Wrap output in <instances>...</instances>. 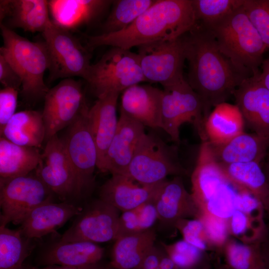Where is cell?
<instances>
[{"label":"cell","mask_w":269,"mask_h":269,"mask_svg":"<svg viewBox=\"0 0 269 269\" xmlns=\"http://www.w3.org/2000/svg\"><path fill=\"white\" fill-rule=\"evenodd\" d=\"M182 39L188 64L187 81L202 102L205 123L211 109L226 102L246 78L220 51L209 29L197 22Z\"/></svg>","instance_id":"cell-1"},{"label":"cell","mask_w":269,"mask_h":269,"mask_svg":"<svg viewBox=\"0 0 269 269\" xmlns=\"http://www.w3.org/2000/svg\"><path fill=\"white\" fill-rule=\"evenodd\" d=\"M192 0H155L126 29L86 37L90 49L111 46L130 50L159 40L176 39L196 24Z\"/></svg>","instance_id":"cell-2"},{"label":"cell","mask_w":269,"mask_h":269,"mask_svg":"<svg viewBox=\"0 0 269 269\" xmlns=\"http://www.w3.org/2000/svg\"><path fill=\"white\" fill-rule=\"evenodd\" d=\"M208 29L213 33L220 51L239 73L248 78L260 71L268 47L243 5Z\"/></svg>","instance_id":"cell-3"},{"label":"cell","mask_w":269,"mask_h":269,"mask_svg":"<svg viewBox=\"0 0 269 269\" xmlns=\"http://www.w3.org/2000/svg\"><path fill=\"white\" fill-rule=\"evenodd\" d=\"M0 30L3 45L0 47V53L19 75L22 81L21 95L29 101L44 99L49 90L44 75L49 67L44 41H31L1 24Z\"/></svg>","instance_id":"cell-4"},{"label":"cell","mask_w":269,"mask_h":269,"mask_svg":"<svg viewBox=\"0 0 269 269\" xmlns=\"http://www.w3.org/2000/svg\"><path fill=\"white\" fill-rule=\"evenodd\" d=\"M187 174L181 164L176 146L166 143L158 135L145 133L139 140L126 175L142 185H153L169 175Z\"/></svg>","instance_id":"cell-5"},{"label":"cell","mask_w":269,"mask_h":269,"mask_svg":"<svg viewBox=\"0 0 269 269\" xmlns=\"http://www.w3.org/2000/svg\"><path fill=\"white\" fill-rule=\"evenodd\" d=\"M84 80L98 98L110 93L120 94L145 81L138 54L116 47L90 65Z\"/></svg>","instance_id":"cell-6"},{"label":"cell","mask_w":269,"mask_h":269,"mask_svg":"<svg viewBox=\"0 0 269 269\" xmlns=\"http://www.w3.org/2000/svg\"><path fill=\"white\" fill-rule=\"evenodd\" d=\"M163 88L161 129L174 143L179 144L180 128L189 123L195 127L202 142L208 140L202 102L185 78Z\"/></svg>","instance_id":"cell-7"},{"label":"cell","mask_w":269,"mask_h":269,"mask_svg":"<svg viewBox=\"0 0 269 269\" xmlns=\"http://www.w3.org/2000/svg\"><path fill=\"white\" fill-rule=\"evenodd\" d=\"M42 35L49 59V81L73 77L85 79L91 65L90 49L52 20Z\"/></svg>","instance_id":"cell-8"},{"label":"cell","mask_w":269,"mask_h":269,"mask_svg":"<svg viewBox=\"0 0 269 269\" xmlns=\"http://www.w3.org/2000/svg\"><path fill=\"white\" fill-rule=\"evenodd\" d=\"M54 195L36 173L0 179V225L20 224L34 209L53 202Z\"/></svg>","instance_id":"cell-9"},{"label":"cell","mask_w":269,"mask_h":269,"mask_svg":"<svg viewBox=\"0 0 269 269\" xmlns=\"http://www.w3.org/2000/svg\"><path fill=\"white\" fill-rule=\"evenodd\" d=\"M35 173L62 202H71L83 195L63 142L57 134L46 141Z\"/></svg>","instance_id":"cell-10"},{"label":"cell","mask_w":269,"mask_h":269,"mask_svg":"<svg viewBox=\"0 0 269 269\" xmlns=\"http://www.w3.org/2000/svg\"><path fill=\"white\" fill-rule=\"evenodd\" d=\"M140 67L145 81L162 87L184 77L185 60L182 36L171 40H159L137 47Z\"/></svg>","instance_id":"cell-11"},{"label":"cell","mask_w":269,"mask_h":269,"mask_svg":"<svg viewBox=\"0 0 269 269\" xmlns=\"http://www.w3.org/2000/svg\"><path fill=\"white\" fill-rule=\"evenodd\" d=\"M88 107L84 109L68 127L61 138L69 159L77 175L83 196L94 186V171L97 166L98 151L91 133Z\"/></svg>","instance_id":"cell-12"},{"label":"cell","mask_w":269,"mask_h":269,"mask_svg":"<svg viewBox=\"0 0 269 269\" xmlns=\"http://www.w3.org/2000/svg\"><path fill=\"white\" fill-rule=\"evenodd\" d=\"M42 112L45 125V141L68 127L88 107L81 83L73 78L64 79L49 89Z\"/></svg>","instance_id":"cell-13"},{"label":"cell","mask_w":269,"mask_h":269,"mask_svg":"<svg viewBox=\"0 0 269 269\" xmlns=\"http://www.w3.org/2000/svg\"><path fill=\"white\" fill-rule=\"evenodd\" d=\"M120 212L100 199L94 200L83 207L59 241L97 244L115 241L118 233Z\"/></svg>","instance_id":"cell-14"},{"label":"cell","mask_w":269,"mask_h":269,"mask_svg":"<svg viewBox=\"0 0 269 269\" xmlns=\"http://www.w3.org/2000/svg\"><path fill=\"white\" fill-rule=\"evenodd\" d=\"M260 72L245 78L233 93L245 125L254 133L269 138V91Z\"/></svg>","instance_id":"cell-15"},{"label":"cell","mask_w":269,"mask_h":269,"mask_svg":"<svg viewBox=\"0 0 269 269\" xmlns=\"http://www.w3.org/2000/svg\"><path fill=\"white\" fill-rule=\"evenodd\" d=\"M152 203L157 219L165 227L176 228L179 221L198 219L201 214L200 209L185 189L180 176L164 181Z\"/></svg>","instance_id":"cell-16"},{"label":"cell","mask_w":269,"mask_h":269,"mask_svg":"<svg viewBox=\"0 0 269 269\" xmlns=\"http://www.w3.org/2000/svg\"><path fill=\"white\" fill-rule=\"evenodd\" d=\"M163 91L147 85L136 84L123 92L121 112L153 129H161Z\"/></svg>","instance_id":"cell-17"},{"label":"cell","mask_w":269,"mask_h":269,"mask_svg":"<svg viewBox=\"0 0 269 269\" xmlns=\"http://www.w3.org/2000/svg\"><path fill=\"white\" fill-rule=\"evenodd\" d=\"M163 182L142 185L126 175L113 174L101 187L99 199L124 212L152 203Z\"/></svg>","instance_id":"cell-18"},{"label":"cell","mask_w":269,"mask_h":269,"mask_svg":"<svg viewBox=\"0 0 269 269\" xmlns=\"http://www.w3.org/2000/svg\"><path fill=\"white\" fill-rule=\"evenodd\" d=\"M119 94L110 93L98 98L88 112L89 126L98 151L97 168L102 172L108 148L118 128L117 106Z\"/></svg>","instance_id":"cell-19"},{"label":"cell","mask_w":269,"mask_h":269,"mask_svg":"<svg viewBox=\"0 0 269 269\" xmlns=\"http://www.w3.org/2000/svg\"><path fill=\"white\" fill-rule=\"evenodd\" d=\"M145 133L142 124L121 112L117 131L107 153L104 172L125 175Z\"/></svg>","instance_id":"cell-20"},{"label":"cell","mask_w":269,"mask_h":269,"mask_svg":"<svg viewBox=\"0 0 269 269\" xmlns=\"http://www.w3.org/2000/svg\"><path fill=\"white\" fill-rule=\"evenodd\" d=\"M213 159L220 165L256 161L262 163L268 153L269 138L245 132L222 143L206 141Z\"/></svg>","instance_id":"cell-21"},{"label":"cell","mask_w":269,"mask_h":269,"mask_svg":"<svg viewBox=\"0 0 269 269\" xmlns=\"http://www.w3.org/2000/svg\"><path fill=\"white\" fill-rule=\"evenodd\" d=\"M48 1L0 0V24L9 29L20 28L29 32L45 30L51 20Z\"/></svg>","instance_id":"cell-22"},{"label":"cell","mask_w":269,"mask_h":269,"mask_svg":"<svg viewBox=\"0 0 269 269\" xmlns=\"http://www.w3.org/2000/svg\"><path fill=\"white\" fill-rule=\"evenodd\" d=\"M82 209L83 207L73 203H46L31 211L20 224L19 229L28 239H39L55 232L71 218L77 216Z\"/></svg>","instance_id":"cell-23"},{"label":"cell","mask_w":269,"mask_h":269,"mask_svg":"<svg viewBox=\"0 0 269 269\" xmlns=\"http://www.w3.org/2000/svg\"><path fill=\"white\" fill-rule=\"evenodd\" d=\"M113 0H48L52 21L69 31L89 24L99 18Z\"/></svg>","instance_id":"cell-24"},{"label":"cell","mask_w":269,"mask_h":269,"mask_svg":"<svg viewBox=\"0 0 269 269\" xmlns=\"http://www.w3.org/2000/svg\"><path fill=\"white\" fill-rule=\"evenodd\" d=\"M191 179V194L200 209L223 184L229 181L210 154L206 141L202 142Z\"/></svg>","instance_id":"cell-25"},{"label":"cell","mask_w":269,"mask_h":269,"mask_svg":"<svg viewBox=\"0 0 269 269\" xmlns=\"http://www.w3.org/2000/svg\"><path fill=\"white\" fill-rule=\"evenodd\" d=\"M104 253V248L96 243L58 241L44 251L41 261L46 266H81L101 261Z\"/></svg>","instance_id":"cell-26"},{"label":"cell","mask_w":269,"mask_h":269,"mask_svg":"<svg viewBox=\"0 0 269 269\" xmlns=\"http://www.w3.org/2000/svg\"><path fill=\"white\" fill-rule=\"evenodd\" d=\"M155 239L152 228L117 238L112 250L111 265L115 269H135L155 246Z\"/></svg>","instance_id":"cell-27"},{"label":"cell","mask_w":269,"mask_h":269,"mask_svg":"<svg viewBox=\"0 0 269 269\" xmlns=\"http://www.w3.org/2000/svg\"><path fill=\"white\" fill-rule=\"evenodd\" d=\"M0 134L16 144L38 148L45 136L42 112L29 110L15 113Z\"/></svg>","instance_id":"cell-28"},{"label":"cell","mask_w":269,"mask_h":269,"mask_svg":"<svg viewBox=\"0 0 269 269\" xmlns=\"http://www.w3.org/2000/svg\"><path fill=\"white\" fill-rule=\"evenodd\" d=\"M38 148L20 146L0 137V179L27 175L35 170L41 161Z\"/></svg>","instance_id":"cell-29"},{"label":"cell","mask_w":269,"mask_h":269,"mask_svg":"<svg viewBox=\"0 0 269 269\" xmlns=\"http://www.w3.org/2000/svg\"><path fill=\"white\" fill-rule=\"evenodd\" d=\"M219 165L234 186L254 195L261 202L266 211L268 204L269 191L267 178L261 163L251 161Z\"/></svg>","instance_id":"cell-30"},{"label":"cell","mask_w":269,"mask_h":269,"mask_svg":"<svg viewBox=\"0 0 269 269\" xmlns=\"http://www.w3.org/2000/svg\"><path fill=\"white\" fill-rule=\"evenodd\" d=\"M245 126L238 107L224 102L214 107L205 123L204 128L209 141L222 143L244 133Z\"/></svg>","instance_id":"cell-31"},{"label":"cell","mask_w":269,"mask_h":269,"mask_svg":"<svg viewBox=\"0 0 269 269\" xmlns=\"http://www.w3.org/2000/svg\"><path fill=\"white\" fill-rule=\"evenodd\" d=\"M31 241L19 229L0 225V269H24V262L33 249Z\"/></svg>","instance_id":"cell-32"},{"label":"cell","mask_w":269,"mask_h":269,"mask_svg":"<svg viewBox=\"0 0 269 269\" xmlns=\"http://www.w3.org/2000/svg\"><path fill=\"white\" fill-rule=\"evenodd\" d=\"M155 0H113L111 11L102 25L101 34L122 31L132 24Z\"/></svg>","instance_id":"cell-33"},{"label":"cell","mask_w":269,"mask_h":269,"mask_svg":"<svg viewBox=\"0 0 269 269\" xmlns=\"http://www.w3.org/2000/svg\"><path fill=\"white\" fill-rule=\"evenodd\" d=\"M197 22L210 28L242 6L244 0H192Z\"/></svg>","instance_id":"cell-34"},{"label":"cell","mask_w":269,"mask_h":269,"mask_svg":"<svg viewBox=\"0 0 269 269\" xmlns=\"http://www.w3.org/2000/svg\"><path fill=\"white\" fill-rule=\"evenodd\" d=\"M261 241L247 244L229 239L222 251L228 266L231 269L252 268L263 256Z\"/></svg>","instance_id":"cell-35"},{"label":"cell","mask_w":269,"mask_h":269,"mask_svg":"<svg viewBox=\"0 0 269 269\" xmlns=\"http://www.w3.org/2000/svg\"><path fill=\"white\" fill-rule=\"evenodd\" d=\"M163 249L178 269H207L205 251L184 240L170 244L161 243Z\"/></svg>","instance_id":"cell-36"},{"label":"cell","mask_w":269,"mask_h":269,"mask_svg":"<svg viewBox=\"0 0 269 269\" xmlns=\"http://www.w3.org/2000/svg\"><path fill=\"white\" fill-rule=\"evenodd\" d=\"M230 234L249 244L261 241L268 228L264 219L251 218L237 210L228 219Z\"/></svg>","instance_id":"cell-37"},{"label":"cell","mask_w":269,"mask_h":269,"mask_svg":"<svg viewBox=\"0 0 269 269\" xmlns=\"http://www.w3.org/2000/svg\"><path fill=\"white\" fill-rule=\"evenodd\" d=\"M238 190L230 181L223 184L200 210H205L217 217L229 219L237 210Z\"/></svg>","instance_id":"cell-38"},{"label":"cell","mask_w":269,"mask_h":269,"mask_svg":"<svg viewBox=\"0 0 269 269\" xmlns=\"http://www.w3.org/2000/svg\"><path fill=\"white\" fill-rule=\"evenodd\" d=\"M198 219L203 224L212 249L214 248L218 251H222L229 239L228 219L217 217L205 210H201Z\"/></svg>","instance_id":"cell-39"},{"label":"cell","mask_w":269,"mask_h":269,"mask_svg":"<svg viewBox=\"0 0 269 269\" xmlns=\"http://www.w3.org/2000/svg\"><path fill=\"white\" fill-rule=\"evenodd\" d=\"M243 6L263 41L269 48V0H244Z\"/></svg>","instance_id":"cell-40"},{"label":"cell","mask_w":269,"mask_h":269,"mask_svg":"<svg viewBox=\"0 0 269 269\" xmlns=\"http://www.w3.org/2000/svg\"><path fill=\"white\" fill-rule=\"evenodd\" d=\"M176 228L180 232L183 240L191 245L204 251L212 249L200 220H181L177 223Z\"/></svg>","instance_id":"cell-41"},{"label":"cell","mask_w":269,"mask_h":269,"mask_svg":"<svg viewBox=\"0 0 269 269\" xmlns=\"http://www.w3.org/2000/svg\"><path fill=\"white\" fill-rule=\"evenodd\" d=\"M237 210L257 219H264L265 211L261 202L252 193L245 190H238L236 200Z\"/></svg>","instance_id":"cell-42"},{"label":"cell","mask_w":269,"mask_h":269,"mask_svg":"<svg viewBox=\"0 0 269 269\" xmlns=\"http://www.w3.org/2000/svg\"><path fill=\"white\" fill-rule=\"evenodd\" d=\"M18 90L4 87L0 90V131L15 114L17 107Z\"/></svg>","instance_id":"cell-43"},{"label":"cell","mask_w":269,"mask_h":269,"mask_svg":"<svg viewBox=\"0 0 269 269\" xmlns=\"http://www.w3.org/2000/svg\"><path fill=\"white\" fill-rule=\"evenodd\" d=\"M0 82L4 87H10L19 90L21 79L11 64L0 53Z\"/></svg>","instance_id":"cell-44"},{"label":"cell","mask_w":269,"mask_h":269,"mask_svg":"<svg viewBox=\"0 0 269 269\" xmlns=\"http://www.w3.org/2000/svg\"><path fill=\"white\" fill-rule=\"evenodd\" d=\"M164 253V250L162 251L154 246L135 269H157Z\"/></svg>","instance_id":"cell-45"},{"label":"cell","mask_w":269,"mask_h":269,"mask_svg":"<svg viewBox=\"0 0 269 269\" xmlns=\"http://www.w3.org/2000/svg\"><path fill=\"white\" fill-rule=\"evenodd\" d=\"M31 269H114L110 263H98L81 266L70 267L61 266H48L43 268L30 267Z\"/></svg>","instance_id":"cell-46"},{"label":"cell","mask_w":269,"mask_h":269,"mask_svg":"<svg viewBox=\"0 0 269 269\" xmlns=\"http://www.w3.org/2000/svg\"><path fill=\"white\" fill-rule=\"evenodd\" d=\"M262 71L260 72L261 79L269 91V58L264 60L261 66Z\"/></svg>","instance_id":"cell-47"},{"label":"cell","mask_w":269,"mask_h":269,"mask_svg":"<svg viewBox=\"0 0 269 269\" xmlns=\"http://www.w3.org/2000/svg\"><path fill=\"white\" fill-rule=\"evenodd\" d=\"M267 158V159L266 160H264V162H265L262 165V166L263 169V170L265 173L267 182H268V191H269V200H268V204L267 208L266 210V212H267L268 214V216L269 218V223L268 225L267 226V228L268 231H269V154L268 153L266 157Z\"/></svg>","instance_id":"cell-48"},{"label":"cell","mask_w":269,"mask_h":269,"mask_svg":"<svg viewBox=\"0 0 269 269\" xmlns=\"http://www.w3.org/2000/svg\"><path fill=\"white\" fill-rule=\"evenodd\" d=\"M261 248L264 256L269 263V231L268 230L265 237L261 241Z\"/></svg>","instance_id":"cell-49"},{"label":"cell","mask_w":269,"mask_h":269,"mask_svg":"<svg viewBox=\"0 0 269 269\" xmlns=\"http://www.w3.org/2000/svg\"><path fill=\"white\" fill-rule=\"evenodd\" d=\"M251 269H269V263L263 255Z\"/></svg>","instance_id":"cell-50"},{"label":"cell","mask_w":269,"mask_h":269,"mask_svg":"<svg viewBox=\"0 0 269 269\" xmlns=\"http://www.w3.org/2000/svg\"><path fill=\"white\" fill-rule=\"evenodd\" d=\"M24 269H31L30 267H27L26 266L25 268Z\"/></svg>","instance_id":"cell-51"},{"label":"cell","mask_w":269,"mask_h":269,"mask_svg":"<svg viewBox=\"0 0 269 269\" xmlns=\"http://www.w3.org/2000/svg\"></svg>","instance_id":"cell-52"}]
</instances>
